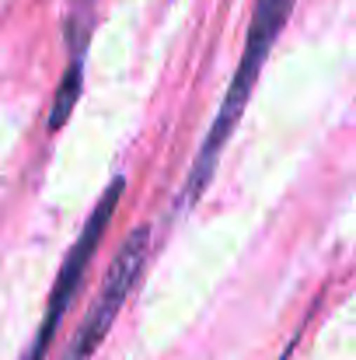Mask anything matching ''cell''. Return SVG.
<instances>
[{
	"instance_id": "1",
	"label": "cell",
	"mask_w": 356,
	"mask_h": 360,
	"mask_svg": "<svg viewBox=\"0 0 356 360\" xmlns=\"http://www.w3.org/2000/svg\"><path fill=\"white\" fill-rule=\"evenodd\" d=\"M294 4L297 0H255L251 7V25H248V35H244V53L237 60V70L231 77V88L213 116V126L203 140V147L196 150L192 165H189V175H185V186L175 200V214L182 210H192L199 203V196L210 189L213 175H217V165L224 158V147L231 140V133L237 129V122L244 116V105L251 102V91L258 84V74L279 39V32L286 28L290 14H294Z\"/></svg>"
},
{
	"instance_id": "2",
	"label": "cell",
	"mask_w": 356,
	"mask_h": 360,
	"mask_svg": "<svg viewBox=\"0 0 356 360\" xmlns=\"http://www.w3.org/2000/svg\"><path fill=\"white\" fill-rule=\"evenodd\" d=\"M122 193H126V179L116 175V179L109 182V189L98 196V203H95L88 224H84V231L70 245V252H67V259H63V266H60V273H56V287H53V294H49L46 319H42V326H39V333H35V340H32V350H28L25 360H46L49 343H53V336H56V329H60V322H63L70 301L77 297V290H81V283H84V276H88V266H91V259H95V252H98V241L105 238V231H109V224H112V217H116V207H119V200H122Z\"/></svg>"
},
{
	"instance_id": "3",
	"label": "cell",
	"mask_w": 356,
	"mask_h": 360,
	"mask_svg": "<svg viewBox=\"0 0 356 360\" xmlns=\"http://www.w3.org/2000/svg\"><path fill=\"white\" fill-rule=\"evenodd\" d=\"M147 248H150V224H140V228H133V231L122 238L119 252L112 255V262H109V273H105L102 290L95 294V301H91V308H88V315H84L77 336L70 340L67 354L60 360H91L95 357V350L105 343L109 329L116 326V315L122 311L126 297H129L133 287L140 283V273H143V266H147Z\"/></svg>"
},
{
	"instance_id": "4",
	"label": "cell",
	"mask_w": 356,
	"mask_h": 360,
	"mask_svg": "<svg viewBox=\"0 0 356 360\" xmlns=\"http://www.w3.org/2000/svg\"><path fill=\"white\" fill-rule=\"evenodd\" d=\"M91 21H95V11H91V0H74V11L67 18V49H70V60H67V74L56 88V98H53V109H49V120L46 126L56 133L63 129L77 98H81V88H84V56H88V42H91Z\"/></svg>"
}]
</instances>
